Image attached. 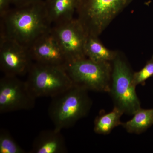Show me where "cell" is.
<instances>
[{"instance_id":"6da1fadb","label":"cell","mask_w":153,"mask_h":153,"mask_svg":"<svg viewBox=\"0 0 153 153\" xmlns=\"http://www.w3.org/2000/svg\"><path fill=\"white\" fill-rule=\"evenodd\" d=\"M1 36L30 47L36 39L52 28L44 0L9 9L1 16Z\"/></svg>"},{"instance_id":"7a4b0ae2","label":"cell","mask_w":153,"mask_h":153,"mask_svg":"<svg viewBox=\"0 0 153 153\" xmlns=\"http://www.w3.org/2000/svg\"><path fill=\"white\" fill-rule=\"evenodd\" d=\"M88 90L73 84L67 90L52 97L48 114L54 129L60 131L73 126L86 116L92 106Z\"/></svg>"},{"instance_id":"3957f363","label":"cell","mask_w":153,"mask_h":153,"mask_svg":"<svg viewBox=\"0 0 153 153\" xmlns=\"http://www.w3.org/2000/svg\"><path fill=\"white\" fill-rule=\"evenodd\" d=\"M134 0H78L76 19L88 35L99 37Z\"/></svg>"},{"instance_id":"277c9868","label":"cell","mask_w":153,"mask_h":153,"mask_svg":"<svg viewBox=\"0 0 153 153\" xmlns=\"http://www.w3.org/2000/svg\"><path fill=\"white\" fill-rule=\"evenodd\" d=\"M112 73L109 93L114 106L124 113L133 115L141 108L133 82V72L125 57L117 52L111 62Z\"/></svg>"},{"instance_id":"5b68a950","label":"cell","mask_w":153,"mask_h":153,"mask_svg":"<svg viewBox=\"0 0 153 153\" xmlns=\"http://www.w3.org/2000/svg\"><path fill=\"white\" fill-rule=\"evenodd\" d=\"M28 87L36 97H52L72 86L74 83L66 68L34 62L27 73Z\"/></svg>"},{"instance_id":"8992f818","label":"cell","mask_w":153,"mask_h":153,"mask_svg":"<svg viewBox=\"0 0 153 153\" xmlns=\"http://www.w3.org/2000/svg\"><path fill=\"white\" fill-rule=\"evenodd\" d=\"M73 83L98 92H109L111 62H96L87 57L69 63L66 68Z\"/></svg>"},{"instance_id":"52a82bcc","label":"cell","mask_w":153,"mask_h":153,"mask_svg":"<svg viewBox=\"0 0 153 153\" xmlns=\"http://www.w3.org/2000/svg\"><path fill=\"white\" fill-rule=\"evenodd\" d=\"M36 99L26 81L18 76L4 75L0 79L1 114L33 109Z\"/></svg>"},{"instance_id":"ba28073f","label":"cell","mask_w":153,"mask_h":153,"mask_svg":"<svg viewBox=\"0 0 153 153\" xmlns=\"http://www.w3.org/2000/svg\"><path fill=\"white\" fill-rule=\"evenodd\" d=\"M33 63L28 47L0 36V68L4 75L27 74Z\"/></svg>"},{"instance_id":"9c48e42d","label":"cell","mask_w":153,"mask_h":153,"mask_svg":"<svg viewBox=\"0 0 153 153\" xmlns=\"http://www.w3.org/2000/svg\"><path fill=\"white\" fill-rule=\"evenodd\" d=\"M52 29L65 53L68 64L86 58L87 33L76 18L55 26Z\"/></svg>"},{"instance_id":"30bf717a","label":"cell","mask_w":153,"mask_h":153,"mask_svg":"<svg viewBox=\"0 0 153 153\" xmlns=\"http://www.w3.org/2000/svg\"><path fill=\"white\" fill-rule=\"evenodd\" d=\"M29 49L34 62L65 68L68 66L67 57L52 28L37 38Z\"/></svg>"},{"instance_id":"8fae6325","label":"cell","mask_w":153,"mask_h":153,"mask_svg":"<svg viewBox=\"0 0 153 153\" xmlns=\"http://www.w3.org/2000/svg\"><path fill=\"white\" fill-rule=\"evenodd\" d=\"M65 140L61 131L55 129L43 131L33 143L31 153H64L67 152Z\"/></svg>"},{"instance_id":"7c38bea8","label":"cell","mask_w":153,"mask_h":153,"mask_svg":"<svg viewBox=\"0 0 153 153\" xmlns=\"http://www.w3.org/2000/svg\"><path fill=\"white\" fill-rule=\"evenodd\" d=\"M77 1L78 0L45 1L47 18L52 26L63 24L74 19Z\"/></svg>"},{"instance_id":"4fadbf2b","label":"cell","mask_w":153,"mask_h":153,"mask_svg":"<svg viewBox=\"0 0 153 153\" xmlns=\"http://www.w3.org/2000/svg\"><path fill=\"white\" fill-rule=\"evenodd\" d=\"M118 52L108 49L98 39V37L88 35L85 46V56L96 62H111Z\"/></svg>"},{"instance_id":"5bb4252c","label":"cell","mask_w":153,"mask_h":153,"mask_svg":"<svg viewBox=\"0 0 153 153\" xmlns=\"http://www.w3.org/2000/svg\"><path fill=\"white\" fill-rule=\"evenodd\" d=\"M124 113L114 106L112 111L108 113L100 112L94 121V130L96 133L107 135L111 132L116 127L121 125L120 118Z\"/></svg>"},{"instance_id":"9a60e30c","label":"cell","mask_w":153,"mask_h":153,"mask_svg":"<svg viewBox=\"0 0 153 153\" xmlns=\"http://www.w3.org/2000/svg\"><path fill=\"white\" fill-rule=\"evenodd\" d=\"M133 115L131 120L121 124L128 132L140 134L153 125V108H141Z\"/></svg>"},{"instance_id":"2e32d148","label":"cell","mask_w":153,"mask_h":153,"mask_svg":"<svg viewBox=\"0 0 153 153\" xmlns=\"http://www.w3.org/2000/svg\"><path fill=\"white\" fill-rule=\"evenodd\" d=\"M25 151L15 141L8 131L1 129L0 153H25Z\"/></svg>"},{"instance_id":"e0dca14e","label":"cell","mask_w":153,"mask_h":153,"mask_svg":"<svg viewBox=\"0 0 153 153\" xmlns=\"http://www.w3.org/2000/svg\"><path fill=\"white\" fill-rule=\"evenodd\" d=\"M153 76V55L141 70L134 72L133 82L136 86L144 85L146 81Z\"/></svg>"},{"instance_id":"ac0fdd59","label":"cell","mask_w":153,"mask_h":153,"mask_svg":"<svg viewBox=\"0 0 153 153\" xmlns=\"http://www.w3.org/2000/svg\"><path fill=\"white\" fill-rule=\"evenodd\" d=\"M12 0H0V16L10 9Z\"/></svg>"},{"instance_id":"d6986e66","label":"cell","mask_w":153,"mask_h":153,"mask_svg":"<svg viewBox=\"0 0 153 153\" xmlns=\"http://www.w3.org/2000/svg\"><path fill=\"white\" fill-rule=\"evenodd\" d=\"M41 1V0H12V4L14 7H22L27 5Z\"/></svg>"},{"instance_id":"ffe728a7","label":"cell","mask_w":153,"mask_h":153,"mask_svg":"<svg viewBox=\"0 0 153 153\" xmlns=\"http://www.w3.org/2000/svg\"><path fill=\"white\" fill-rule=\"evenodd\" d=\"M44 1H48V0H44Z\"/></svg>"}]
</instances>
